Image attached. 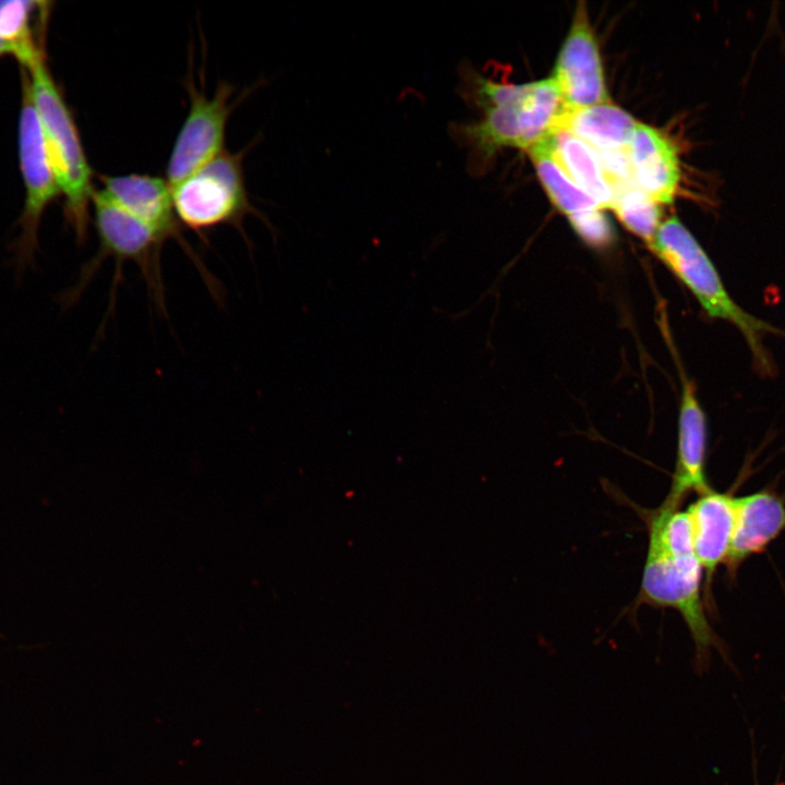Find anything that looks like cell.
Returning a JSON list of instances; mask_svg holds the SVG:
<instances>
[{
    "label": "cell",
    "mask_w": 785,
    "mask_h": 785,
    "mask_svg": "<svg viewBox=\"0 0 785 785\" xmlns=\"http://www.w3.org/2000/svg\"><path fill=\"white\" fill-rule=\"evenodd\" d=\"M628 153L637 185L659 204H671L681 178L674 144L656 129L638 122Z\"/></svg>",
    "instance_id": "5bb4252c"
},
{
    "label": "cell",
    "mask_w": 785,
    "mask_h": 785,
    "mask_svg": "<svg viewBox=\"0 0 785 785\" xmlns=\"http://www.w3.org/2000/svg\"><path fill=\"white\" fill-rule=\"evenodd\" d=\"M551 136L528 150L551 201L568 217L582 212L602 209L601 205L577 185L559 166L553 153Z\"/></svg>",
    "instance_id": "e0dca14e"
},
{
    "label": "cell",
    "mask_w": 785,
    "mask_h": 785,
    "mask_svg": "<svg viewBox=\"0 0 785 785\" xmlns=\"http://www.w3.org/2000/svg\"><path fill=\"white\" fill-rule=\"evenodd\" d=\"M705 415L693 384L683 378L676 467L663 506L679 509L689 493L702 494L710 488L705 478Z\"/></svg>",
    "instance_id": "30bf717a"
},
{
    "label": "cell",
    "mask_w": 785,
    "mask_h": 785,
    "mask_svg": "<svg viewBox=\"0 0 785 785\" xmlns=\"http://www.w3.org/2000/svg\"><path fill=\"white\" fill-rule=\"evenodd\" d=\"M595 152L611 186L635 181L628 149Z\"/></svg>",
    "instance_id": "44dd1931"
},
{
    "label": "cell",
    "mask_w": 785,
    "mask_h": 785,
    "mask_svg": "<svg viewBox=\"0 0 785 785\" xmlns=\"http://www.w3.org/2000/svg\"><path fill=\"white\" fill-rule=\"evenodd\" d=\"M567 110L609 101L599 47L584 3L579 2L552 74Z\"/></svg>",
    "instance_id": "9c48e42d"
},
{
    "label": "cell",
    "mask_w": 785,
    "mask_h": 785,
    "mask_svg": "<svg viewBox=\"0 0 785 785\" xmlns=\"http://www.w3.org/2000/svg\"><path fill=\"white\" fill-rule=\"evenodd\" d=\"M243 154L224 150L171 189L179 224L202 233L220 225L242 228L253 213L245 188Z\"/></svg>",
    "instance_id": "5b68a950"
},
{
    "label": "cell",
    "mask_w": 785,
    "mask_h": 785,
    "mask_svg": "<svg viewBox=\"0 0 785 785\" xmlns=\"http://www.w3.org/2000/svg\"><path fill=\"white\" fill-rule=\"evenodd\" d=\"M38 4L37 1H0V39L12 47L13 55L24 69L44 58L32 26V17Z\"/></svg>",
    "instance_id": "d6986e66"
},
{
    "label": "cell",
    "mask_w": 785,
    "mask_h": 785,
    "mask_svg": "<svg viewBox=\"0 0 785 785\" xmlns=\"http://www.w3.org/2000/svg\"><path fill=\"white\" fill-rule=\"evenodd\" d=\"M612 189L614 196L611 208L628 230L647 240L649 244L661 225L662 212L659 203L635 181L618 183Z\"/></svg>",
    "instance_id": "ac0fdd59"
},
{
    "label": "cell",
    "mask_w": 785,
    "mask_h": 785,
    "mask_svg": "<svg viewBox=\"0 0 785 785\" xmlns=\"http://www.w3.org/2000/svg\"><path fill=\"white\" fill-rule=\"evenodd\" d=\"M25 70L31 78L48 156L60 192L65 198V219L73 229L77 243L84 244L94 192L90 166L74 119L48 71L45 58Z\"/></svg>",
    "instance_id": "3957f363"
},
{
    "label": "cell",
    "mask_w": 785,
    "mask_h": 785,
    "mask_svg": "<svg viewBox=\"0 0 785 785\" xmlns=\"http://www.w3.org/2000/svg\"><path fill=\"white\" fill-rule=\"evenodd\" d=\"M94 221L99 240L97 254L86 263L71 288L57 297L58 304L67 310L73 306L98 270L101 262L112 256L118 267L133 262L145 278L149 292L164 307V287L160 270V252L167 238L156 229L117 207L94 189L92 195Z\"/></svg>",
    "instance_id": "277c9868"
},
{
    "label": "cell",
    "mask_w": 785,
    "mask_h": 785,
    "mask_svg": "<svg viewBox=\"0 0 785 785\" xmlns=\"http://www.w3.org/2000/svg\"><path fill=\"white\" fill-rule=\"evenodd\" d=\"M188 114L169 155L166 180L172 189L183 179L221 154L228 119L234 109V87L220 83L212 96L198 89L189 77Z\"/></svg>",
    "instance_id": "ba28073f"
},
{
    "label": "cell",
    "mask_w": 785,
    "mask_h": 785,
    "mask_svg": "<svg viewBox=\"0 0 785 785\" xmlns=\"http://www.w3.org/2000/svg\"><path fill=\"white\" fill-rule=\"evenodd\" d=\"M19 155L26 189L20 219L21 234L10 245L15 279L20 282L28 268L36 267L37 230L47 205L60 189L48 156L38 112L35 107L28 72L22 69V106L19 122Z\"/></svg>",
    "instance_id": "52a82bcc"
},
{
    "label": "cell",
    "mask_w": 785,
    "mask_h": 785,
    "mask_svg": "<svg viewBox=\"0 0 785 785\" xmlns=\"http://www.w3.org/2000/svg\"><path fill=\"white\" fill-rule=\"evenodd\" d=\"M97 191L110 203L182 243L171 188L166 179L141 173L100 176Z\"/></svg>",
    "instance_id": "8fae6325"
},
{
    "label": "cell",
    "mask_w": 785,
    "mask_h": 785,
    "mask_svg": "<svg viewBox=\"0 0 785 785\" xmlns=\"http://www.w3.org/2000/svg\"><path fill=\"white\" fill-rule=\"evenodd\" d=\"M459 93L481 112L479 120L455 122L452 138L469 150V167L480 171L497 150H529L557 130L567 111L560 90L551 76L524 84L497 82L464 63L459 69Z\"/></svg>",
    "instance_id": "6da1fadb"
},
{
    "label": "cell",
    "mask_w": 785,
    "mask_h": 785,
    "mask_svg": "<svg viewBox=\"0 0 785 785\" xmlns=\"http://www.w3.org/2000/svg\"><path fill=\"white\" fill-rule=\"evenodd\" d=\"M638 122L618 106L608 102L567 110L559 130L579 137L595 150L628 149Z\"/></svg>",
    "instance_id": "9a60e30c"
},
{
    "label": "cell",
    "mask_w": 785,
    "mask_h": 785,
    "mask_svg": "<svg viewBox=\"0 0 785 785\" xmlns=\"http://www.w3.org/2000/svg\"><path fill=\"white\" fill-rule=\"evenodd\" d=\"M568 219L578 235L588 244L605 246L614 238L612 225L602 209L578 213L569 216Z\"/></svg>",
    "instance_id": "ffe728a7"
},
{
    "label": "cell",
    "mask_w": 785,
    "mask_h": 785,
    "mask_svg": "<svg viewBox=\"0 0 785 785\" xmlns=\"http://www.w3.org/2000/svg\"><path fill=\"white\" fill-rule=\"evenodd\" d=\"M785 532V502L771 490L736 497V517L725 565L733 579L741 564Z\"/></svg>",
    "instance_id": "7c38bea8"
},
{
    "label": "cell",
    "mask_w": 785,
    "mask_h": 785,
    "mask_svg": "<svg viewBox=\"0 0 785 785\" xmlns=\"http://www.w3.org/2000/svg\"><path fill=\"white\" fill-rule=\"evenodd\" d=\"M649 245L710 317L727 321L740 330L758 371L763 375L773 374L774 365L762 340L764 335L785 336V333L748 313L732 299L712 261L686 227L671 217L661 222Z\"/></svg>",
    "instance_id": "7a4b0ae2"
},
{
    "label": "cell",
    "mask_w": 785,
    "mask_h": 785,
    "mask_svg": "<svg viewBox=\"0 0 785 785\" xmlns=\"http://www.w3.org/2000/svg\"><path fill=\"white\" fill-rule=\"evenodd\" d=\"M702 568L695 555H672L648 544L638 603L677 611L687 625L696 648V664L706 668L711 649L723 653L701 597Z\"/></svg>",
    "instance_id": "8992f818"
},
{
    "label": "cell",
    "mask_w": 785,
    "mask_h": 785,
    "mask_svg": "<svg viewBox=\"0 0 785 785\" xmlns=\"http://www.w3.org/2000/svg\"><path fill=\"white\" fill-rule=\"evenodd\" d=\"M8 53L13 55L12 47L9 44H7L5 41H3L2 39H0V57L8 55Z\"/></svg>",
    "instance_id": "7402d4cb"
},
{
    "label": "cell",
    "mask_w": 785,
    "mask_h": 785,
    "mask_svg": "<svg viewBox=\"0 0 785 785\" xmlns=\"http://www.w3.org/2000/svg\"><path fill=\"white\" fill-rule=\"evenodd\" d=\"M555 159L569 178L591 195L602 208L612 207L613 189L599 161L596 152L568 131L552 134Z\"/></svg>",
    "instance_id": "2e32d148"
},
{
    "label": "cell",
    "mask_w": 785,
    "mask_h": 785,
    "mask_svg": "<svg viewBox=\"0 0 785 785\" xmlns=\"http://www.w3.org/2000/svg\"><path fill=\"white\" fill-rule=\"evenodd\" d=\"M693 530L695 555L711 587L717 567L725 564L732 544L736 497L711 487L686 509Z\"/></svg>",
    "instance_id": "4fadbf2b"
}]
</instances>
